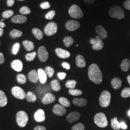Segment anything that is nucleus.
<instances>
[{
    "instance_id": "nucleus-5",
    "label": "nucleus",
    "mask_w": 130,
    "mask_h": 130,
    "mask_svg": "<svg viewBox=\"0 0 130 130\" xmlns=\"http://www.w3.org/2000/svg\"><path fill=\"white\" fill-rule=\"evenodd\" d=\"M70 16L74 19H80L84 17V13L78 5H72L69 10Z\"/></svg>"
},
{
    "instance_id": "nucleus-11",
    "label": "nucleus",
    "mask_w": 130,
    "mask_h": 130,
    "mask_svg": "<svg viewBox=\"0 0 130 130\" xmlns=\"http://www.w3.org/2000/svg\"><path fill=\"white\" fill-rule=\"evenodd\" d=\"M53 111L56 115L62 116L66 114L67 110L65 108V107L62 106L61 105L56 104L54 107Z\"/></svg>"
},
{
    "instance_id": "nucleus-23",
    "label": "nucleus",
    "mask_w": 130,
    "mask_h": 130,
    "mask_svg": "<svg viewBox=\"0 0 130 130\" xmlns=\"http://www.w3.org/2000/svg\"><path fill=\"white\" fill-rule=\"evenodd\" d=\"M76 63L77 66L79 68H83L85 67L86 62L84 56L82 55H78L76 57Z\"/></svg>"
},
{
    "instance_id": "nucleus-58",
    "label": "nucleus",
    "mask_w": 130,
    "mask_h": 130,
    "mask_svg": "<svg viewBox=\"0 0 130 130\" xmlns=\"http://www.w3.org/2000/svg\"><path fill=\"white\" fill-rule=\"evenodd\" d=\"M127 80H128V83L130 85V75L127 77Z\"/></svg>"
},
{
    "instance_id": "nucleus-25",
    "label": "nucleus",
    "mask_w": 130,
    "mask_h": 130,
    "mask_svg": "<svg viewBox=\"0 0 130 130\" xmlns=\"http://www.w3.org/2000/svg\"><path fill=\"white\" fill-rule=\"evenodd\" d=\"M112 86L114 89H118L120 88L121 86V80L119 78H114L112 79L111 82Z\"/></svg>"
},
{
    "instance_id": "nucleus-43",
    "label": "nucleus",
    "mask_w": 130,
    "mask_h": 130,
    "mask_svg": "<svg viewBox=\"0 0 130 130\" xmlns=\"http://www.w3.org/2000/svg\"><path fill=\"white\" fill-rule=\"evenodd\" d=\"M56 14V12L54 10H52L49 11L48 13H47L45 15V18L48 19V20H51L53 19Z\"/></svg>"
},
{
    "instance_id": "nucleus-45",
    "label": "nucleus",
    "mask_w": 130,
    "mask_h": 130,
    "mask_svg": "<svg viewBox=\"0 0 130 130\" xmlns=\"http://www.w3.org/2000/svg\"><path fill=\"white\" fill-rule=\"evenodd\" d=\"M40 7L42 9H46L49 8L51 7V5L48 2H45L43 3H42V4L40 5Z\"/></svg>"
},
{
    "instance_id": "nucleus-40",
    "label": "nucleus",
    "mask_w": 130,
    "mask_h": 130,
    "mask_svg": "<svg viewBox=\"0 0 130 130\" xmlns=\"http://www.w3.org/2000/svg\"><path fill=\"white\" fill-rule=\"evenodd\" d=\"M36 55H37V53L36 52H33L31 53L27 54L25 56L26 59L28 61H32L35 58Z\"/></svg>"
},
{
    "instance_id": "nucleus-59",
    "label": "nucleus",
    "mask_w": 130,
    "mask_h": 130,
    "mask_svg": "<svg viewBox=\"0 0 130 130\" xmlns=\"http://www.w3.org/2000/svg\"><path fill=\"white\" fill-rule=\"evenodd\" d=\"M128 115L130 116V110L128 111Z\"/></svg>"
},
{
    "instance_id": "nucleus-20",
    "label": "nucleus",
    "mask_w": 130,
    "mask_h": 130,
    "mask_svg": "<svg viewBox=\"0 0 130 130\" xmlns=\"http://www.w3.org/2000/svg\"><path fill=\"white\" fill-rule=\"evenodd\" d=\"M28 77L29 79L32 83H37L39 79L38 72L36 70H32L30 71L28 74Z\"/></svg>"
},
{
    "instance_id": "nucleus-36",
    "label": "nucleus",
    "mask_w": 130,
    "mask_h": 130,
    "mask_svg": "<svg viewBox=\"0 0 130 130\" xmlns=\"http://www.w3.org/2000/svg\"><path fill=\"white\" fill-rule=\"evenodd\" d=\"M77 82L75 80H69L66 83V86L70 89H74Z\"/></svg>"
},
{
    "instance_id": "nucleus-38",
    "label": "nucleus",
    "mask_w": 130,
    "mask_h": 130,
    "mask_svg": "<svg viewBox=\"0 0 130 130\" xmlns=\"http://www.w3.org/2000/svg\"><path fill=\"white\" fill-rule=\"evenodd\" d=\"M121 96L123 98H129L130 97V88L126 87L123 89L121 93Z\"/></svg>"
},
{
    "instance_id": "nucleus-16",
    "label": "nucleus",
    "mask_w": 130,
    "mask_h": 130,
    "mask_svg": "<svg viewBox=\"0 0 130 130\" xmlns=\"http://www.w3.org/2000/svg\"><path fill=\"white\" fill-rule=\"evenodd\" d=\"M11 66L13 70L18 72L21 71L23 67L22 61L18 59L14 60L12 61V62L11 64Z\"/></svg>"
},
{
    "instance_id": "nucleus-22",
    "label": "nucleus",
    "mask_w": 130,
    "mask_h": 130,
    "mask_svg": "<svg viewBox=\"0 0 130 130\" xmlns=\"http://www.w3.org/2000/svg\"><path fill=\"white\" fill-rule=\"evenodd\" d=\"M38 74L39 79L42 84H45L46 82L47 74L44 70L42 69H39L38 70Z\"/></svg>"
},
{
    "instance_id": "nucleus-10",
    "label": "nucleus",
    "mask_w": 130,
    "mask_h": 130,
    "mask_svg": "<svg viewBox=\"0 0 130 130\" xmlns=\"http://www.w3.org/2000/svg\"><path fill=\"white\" fill-rule=\"evenodd\" d=\"M38 56L41 62H44L47 60L49 57V54L45 47L42 46L39 48L38 51Z\"/></svg>"
},
{
    "instance_id": "nucleus-50",
    "label": "nucleus",
    "mask_w": 130,
    "mask_h": 130,
    "mask_svg": "<svg viewBox=\"0 0 130 130\" xmlns=\"http://www.w3.org/2000/svg\"><path fill=\"white\" fill-rule=\"evenodd\" d=\"M34 130H46V128L43 126H37L34 128Z\"/></svg>"
},
{
    "instance_id": "nucleus-1",
    "label": "nucleus",
    "mask_w": 130,
    "mask_h": 130,
    "mask_svg": "<svg viewBox=\"0 0 130 130\" xmlns=\"http://www.w3.org/2000/svg\"><path fill=\"white\" fill-rule=\"evenodd\" d=\"M88 76L89 79L95 84H99L102 82V74L101 70L98 65L95 64H93L89 66Z\"/></svg>"
},
{
    "instance_id": "nucleus-6",
    "label": "nucleus",
    "mask_w": 130,
    "mask_h": 130,
    "mask_svg": "<svg viewBox=\"0 0 130 130\" xmlns=\"http://www.w3.org/2000/svg\"><path fill=\"white\" fill-rule=\"evenodd\" d=\"M17 122L19 126L24 127L27 125L28 120L27 114L24 111H20L18 112L16 116Z\"/></svg>"
},
{
    "instance_id": "nucleus-17",
    "label": "nucleus",
    "mask_w": 130,
    "mask_h": 130,
    "mask_svg": "<svg viewBox=\"0 0 130 130\" xmlns=\"http://www.w3.org/2000/svg\"><path fill=\"white\" fill-rule=\"evenodd\" d=\"M96 32L98 33V36L101 39H106L107 36V33L105 28L101 25H98L95 27Z\"/></svg>"
},
{
    "instance_id": "nucleus-14",
    "label": "nucleus",
    "mask_w": 130,
    "mask_h": 130,
    "mask_svg": "<svg viewBox=\"0 0 130 130\" xmlns=\"http://www.w3.org/2000/svg\"><path fill=\"white\" fill-rule=\"evenodd\" d=\"M34 118L35 120L37 122H43L45 120L44 112L42 109H39L34 114Z\"/></svg>"
},
{
    "instance_id": "nucleus-37",
    "label": "nucleus",
    "mask_w": 130,
    "mask_h": 130,
    "mask_svg": "<svg viewBox=\"0 0 130 130\" xmlns=\"http://www.w3.org/2000/svg\"><path fill=\"white\" fill-rule=\"evenodd\" d=\"M44 70L49 78H52L55 73V70L50 66L45 67Z\"/></svg>"
},
{
    "instance_id": "nucleus-18",
    "label": "nucleus",
    "mask_w": 130,
    "mask_h": 130,
    "mask_svg": "<svg viewBox=\"0 0 130 130\" xmlns=\"http://www.w3.org/2000/svg\"><path fill=\"white\" fill-rule=\"evenodd\" d=\"M95 38L96 39V42L94 45H93L92 48L95 51H99L102 49L104 47V42L102 39L99 36H96Z\"/></svg>"
},
{
    "instance_id": "nucleus-2",
    "label": "nucleus",
    "mask_w": 130,
    "mask_h": 130,
    "mask_svg": "<svg viewBox=\"0 0 130 130\" xmlns=\"http://www.w3.org/2000/svg\"><path fill=\"white\" fill-rule=\"evenodd\" d=\"M108 13L111 17L115 19H121L125 17L124 11L119 6H114L111 7L109 10Z\"/></svg>"
},
{
    "instance_id": "nucleus-19",
    "label": "nucleus",
    "mask_w": 130,
    "mask_h": 130,
    "mask_svg": "<svg viewBox=\"0 0 130 130\" xmlns=\"http://www.w3.org/2000/svg\"><path fill=\"white\" fill-rule=\"evenodd\" d=\"M27 21V18L22 15H16L12 19V21L14 23H24Z\"/></svg>"
},
{
    "instance_id": "nucleus-53",
    "label": "nucleus",
    "mask_w": 130,
    "mask_h": 130,
    "mask_svg": "<svg viewBox=\"0 0 130 130\" xmlns=\"http://www.w3.org/2000/svg\"><path fill=\"white\" fill-rule=\"evenodd\" d=\"M120 126L121 128L123 129H126L127 128V126L126 125L125 123L123 122H121L120 123Z\"/></svg>"
},
{
    "instance_id": "nucleus-49",
    "label": "nucleus",
    "mask_w": 130,
    "mask_h": 130,
    "mask_svg": "<svg viewBox=\"0 0 130 130\" xmlns=\"http://www.w3.org/2000/svg\"><path fill=\"white\" fill-rule=\"evenodd\" d=\"M62 66H63V67L64 68H65V69H67V70H70V65L68 63H67V62H63L62 63Z\"/></svg>"
},
{
    "instance_id": "nucleus-35",
    "label": "nucleus",
    "mask_w": 130,
    "mask_h": 130,
    "mask_svg": "<svg viewBox=\"0 0 130 130\" xmlns=\"http://www.w3.org/2000/svg\"><path fill=\"white\" fill-rule=\"evenodd\" d=\"M17 79L19 84H25L27 82V77L24 74H19L17 76Z\"/></svg>"
},
{
    "instance_id": "nucleus-29",
    "label": "nucleus",
    "mask_w": 130,
    "mask_h": 130,
    "mask_svg": "<svg viewBox=\"0 0 130 130\" xmlns=\"http://www.w3.org/2000/svg\"><path fill=\"white\" fill-rule=\"evenodd\" d=\"M32 32L34 36L35 37V38L38 39V40H41L43 36V33L42 32V31L37 28H33L32 30Z\"/></svg>"
},
{
    "instance_id": "nucleus-24",
    "label": "nucleus",
    "mask_w": 130,
    "mask_h": 130,
    "mask_svg": "<svg viewBox=\"0 0 130 130\" xmlns=\"http://www.w3.org/2000/svg\"><path fill=\"white\" fill-rule=\"evenodd\" d=\"M7 98L5 92L0 90V107H5L7 105Z\"/></svg>"
},
{
    "instance_id": "nucleus-13",
    "label": "nucleus",
    "mask_w": 130,
    "mask_h": 130,
    "mask_svg": "<svg viewBox=\"0 0 130 130\" xmlns=\"http://www.w3.org/2000/svg\"><path fill=\"white\" fill-rule=\"evenodd\" d=\"M55 52L57 56L61 58H68L70 56V54L69 52L61 48H56L55 50Z\"/></svg>"
},
{
    "instance_id": "nucleus-9",
    "label": "nucleus",
    "mask_w": 130,
    "mask_h": 130,
    "mask_svg": "<svg viewBox=\"0 0 130 130\" xmlns=\"http://www.w3.org/2000/svg\"><path fill=\"white\" fill-rule=\"evenodd\" d=\"M80 27V24L78 21L70 20L68 21L65 24V27L67 29L70 31H73L77 29H78Z\"/></svg>"
},
{
    "instance_id": "nucleus-27",
    "label": "nucleus",
    "mask_w": 130,
    "mask_h": 130,
    "mask_svg": "<svg viewBox=\"0 0 130 130\" xmlns=\"http://www.w3.org/2000/svg\"><path fill=\"white\" fill-rule=\"evenodd\" d=\"M51 86L52 89L56 92L60 91L61 88L60 83L57 79H54L52 81Z\"/></svg>"
},
{
    "instance_id": "nucleus-32",
    "label": "nucleus",
    "mask_w": 130,
    "mask_h": 130,
    "mask_svg": "<svg viewBox=\"0 0 130 130\" xmlns=\"http://www.w3.org/2000/svg\"><path fill=\"white\" fill-rule=\"evenodd\" d=\"M64 44L65 46L67 47H69L72 44H73L74 43V40L70 36H66L64 38Z\"/></svg>"
},
{
    "instance_id": "nucleus-15",
    "label": "nucleus",
    "mask_w": 130,
    "mask_h": 130,
    "mask_svg": "<svg viewBox=\"0 0 130 130\" xmlns=\"http://www.w3.org/2000/svg\"><path fill=\"white\" fill-rule=\"evenodd\" d=\"M56 100V96L51 93H47L42 99V103L44 105H47L54 102Z\"/></svg>"
},
{
    "instance_id": "nucleus-26",
    "label": "nucleus",
    "mask_w": 130,
    "mask_h": 130,
    "mask_svg": "<svg viewBox=\"0 0 130 130\" xmlns=\"http://www.w3.org/2000/svg\"><path fill=\"white\" fill-rule=\"evenodd\" d=\"M130 68V61L128 59H124L122 61L121 65V68L123 71H128Z\"/></svg>"
},
{
    "instance_id": "nucleus-61",
    "label": "nucleus",
    "mask_w": 130,
    "mask_h": 130,
    "mask_svg": "<svg viewBox=\"0 0 130 130\" xmlns=\"http://www.w3.org/2000/svg\"><path fill=\"white\" fill-rule=\"evenodd\" d=\"M4 21V19H2V21Z\"/></svg>"
},
{
    "instance_id": "nucleus-21",
    "label": "nucleus",
    "mask_w": 130,
    "mask_h": 130,
    "mask_svg": "<svg viewBox=\"0 0 130 130\" xmlns=\"http://www.w3.org/2000/svg\"><path fill=\"white\" fill-rule=\"evenodd\" d=\"M72 102L74 105L79 107H84L87 104V100L83 98H76L73 100Z\"/></svg>"
},
{
    "instance_id": "nucleus-39",
    "label": "nucleus",
    "mask_w": 130,
    "mask_h": 130,
    "mask_svg": "<svg viewBox=\"0 0 130 130\" xmlns=\"http://www.w3.org/2000/svg\"><path fill=\"white\" fill-rule=\"evenodd\" d=\"M69 93L73 96H79L83 94L82 91L79 89H70Z\"/></svg>"
},
{
    "instance_id": "nucleus-31",
    "label": "nucleus",
    "mask_w": 130,
    "mask_h": 130,
    "mask_svg": "<svg viewBox=\"0 0 130 130\" xmlns=\"http://www.w3.org/2000/svg\"><path fill=\"white\" fill-rule=\"evenodd\" d=\"M111 126L112 129L114 130H118L121 128L120 123L118 121L116 117H115L114 119L111 120Z\"/></svg>"
},
{
    "instance_id": "nucleus-54",
    "label": "nucleus",
    "mask_w": 130,
    "mask_h": 130,
    "mask_svg": "<svg viewBox=\"0 0 130 130\" xmlns=\"http://www.w3.org/2000/svg\"><path fill=\"white\" fill-rule=\"evenodd\" d=\"M95 0H84V1L87 4H88L90 5H92L94 2Z\"/></svg>"
},
{
    "instance_id": "nucleus-48",
    "label": "nucleus",
    "mask_w": 130,
    "mask_h": 130,
    "mask_svg": "<svg viewBox=\"0 0 130 130\" xmlns=\"http://www.w3.org/2000/svg\"><path fill=\"white\" fill-rule=\"evenodd\" d=\"M66 75H67L66 73L64 72H59L57 73V76H58L59 79L61 80H62V79H65Z\"/></svg>"
},
{
    "instance_id": "nucleus-7",
    "label": "nucleus",
    "mask_w": 130,
    "mask_h": 130,
    "mask_svg": "<svg viewBox=\"0 0 130 130\" xmlns=\"http://www.w3.org/2000/svg\"><path fill=\"white\" fill-rule=\"evenodd\" d=\"M57 30V25L55 23L51 22L47 24L44 28V31L47 36H51L55 34Z\"/></svg>"
},
{
    "instance_id": "nucleus-44",
    "label": "nucleus",
    "mask_w": 130,
    "mask_h": 130,
    "mask_svg": "<svg viewBox=\"0 0 130 130\" xmlns=\"http://www.w3.org/2000/svg\"><path fill=\"white\" fill-rule=\"evenodd\" d=\"M20 13L22 14H28L31 13L30 10L27 6H23L20 9Z\"/></svg>"
},
{
    "instance_id": "nucleus-55",
    "label": "nucleus",
    "mask_w": 130,
    "mask_h": 130,
    "mask_svg": "<svg viewBox=\"0 0 130 130\" xmlns=\"http://www.w3.org/2000/svg\"><path fill=\"white\" fill-rule=\"evenodd\" d=\"M90 43L92 44H93V45H94L95 43H96V38L95 39H91L90 40Z\"/></svg>"
},
{
    "instance_id": "nucleus-47",
    "label": "nucleus",
    "mask_w": 130,
    "mask_h": 130,
    "mask_svg": "<svg viewBox=\"0 0 130 130\" xmlns=\"http://www.w3.org/2000/svg\"><path fill=\"white\" fill-rule=\"evenodd\" d=\"M123 6L126 9L130 10V0H127L124 3Z\"/></svg>"
},
{
    "instance_id": "nucleus-51",
    "label": "nucleus",
    "mask_w": 130,
    "mask_h": 130,
    "mask_svg": "<svg viewBox=\"0 0 130 130\" xmlns=\"http://www.w3.org/2000/svg\"><path fill=\"white\" fill-rule=\"evenodd\" d=\"M14 0H7V5L11 7L14 5Z\"/></svg>"
},
{
    "instance_id": "nucleus-42",
    "label": "nucleus",
    "mask_w": 130,
    "mask_h": 130,
    "mask_svg": "<svg viewBox=\"0 0 130 130\" xmlns=\"http://www.w3.org/2000/svg\"><path fill=\"white\" fill-rule=\"evenodd\" d=\"M71 130H85V126L84 124L79 123L73 126Z\"/></svg>"
},
{
    "instance_id": "nucleus-56",
    "label": "nucleus",
    "mask_w": 130,
    "mask_h": 130,
    "mask_svg": "<svg viewBox=\"0 0 130 130\" xmlns=\"http://www.w3.org/2000/svg\"><path fill=\"white\" fill-rule=\"evenodd\" d=\"M5 27V24L4 22L0 21V28H4Z\"/></svg>"
},
{
    "instance_id": "nucleus-28",
    "label": "nucleus",
    "mask_w": 130,
    "mask_h": 130,
    "mask_svg": "<svg viewBox=\"0 0 130 130\" xmlns=\"http://www.w3.org/2000/svg\"><path fill=\"white\" fill-rule=\"evenodd\" d=\"M23 44L25 49L28 51H32L34 48V44L32 42L29 41H24Z\"/></svg>"
},
{
    "instance_id": "nucleus-34",
    "label": "nucleus",
    "mask_w": 130,
    "mask_h": 130,
    "mask_svg": "<svg viewBox=\"0 0 130 130\" xmlns=\"http://www.w3.org/2000/svg\"><path fill=\"white\" fill-rule=\"evenodd\" d=\"M59 102L61 105L64 107H70V103L68 99L64 97H61L59 98Z\"/></svg>"
},
{
    "instance_id": "nucleus-60",
    "label": "nucleus",
    "mask_w": 130,
    "mask_h": 130,
    "mask_svg": "<svg viewBox=\"0 0 130 130\" xmlns=\"http://www.w3.org/2000/svg\"><path fill=\"white\" fill-rule=\"evenodd\" d=\"M18 1H25V0H18Z\"/></svg>"
},
{
    "instance_id": "nucleus-41",
    "label": "nucleus",
    "mask_w": 130,
    "mask_h": 130,
    "mask_svg": "<svg viewBox=\"0 0 130 130\" xmlns=\"http://www.w3.org/2000/svg\"><path fill=\"white\" fill-rule=\"evenodd\" d=\"M14 14V12L12 10H6L2 14V16L4 19H8Z\"/></svg>"
},
{
    "instance_id": "nucleus-52",
    "label": "nucleus",
    "mask_w": 130,
    "mask_h": 130,
    "mask_svg": "<svg viewBox=\"0 0 130 130\" xmlns=\"http://www.w3.org/2000/svg\"><path fill=\"white\" fill-rule=\"evenodd\" d=\"M5 62V57L3 54L0 52V64L4 63Z\"/></svg>"
},
{
    "instance_id": "nucleus-12",
    "label": "nucleus",
    "mask_w": 130,
    "mask_h": 130,
    "mask_svg": "<svg viewBox=\"0 0 130 130\" xmlns=\"http://www.w3.org/2000/svg\"><path fill=\"white\" fill-rule=\"evenodd\" d=\"M80 117V114L78 112H72L67 117V120L70 123H72L79 120Z\"/></svg>"
},
{
    "instance_id": "nucleus-8",
    "label": "nucleus",
    "mask_w": 130,
    "mask_h": 130,
    "mask_svg": "<svg viewBox=\"0 0 130 130\" xmlns=\"http://www.w3.org/2000/svg\"><path fill=\"white\" fill-rule=\"evenodd\" d=\"M12 93L15 98L19 99H24L26 97V93L23 89L19 86H14L12 89Z\"/></svg>"
},
{
    "instance_id": "nucleus-3",
    "label": "nucleus",
    "mask_w": 130,
    "mask_h": 130,
    "mask_svg": "<svg viewBox=\"0 0 130 130\" xmlns=\"http://www.w3.org/2000/svg\"><path fill=\"white\" fill-rule=\"evenodd\" d=\"M94 121L96 125L100 128L106 127L108 125L107 117L103 113H98L94 117Z\"/></svg>"
},
{
    "instance_id": "nucleus-30",
    "label": "nucleus",
    "mask_w": 130,
    "mask_h": 130,
    "mask_svg": "<svg viewBox=\"0 0 130 130\" xmlns=\"http://www.w3.org/2000/svg\"><path fill=\"white\" fill-rule=\"evenodd\" d=\"M26 98L28 102H35L37 100L36 95L32 92H28L26 94Z\"/></svg>"
},
{
    "instance_id": "nucleus-33",
    "label": "nucleus",
    "mask_w": 130,
    "mask_h": 130,
    "mask_svg": "<svg viewBox=\"0 0 130 130\" xmlns=\"http://www.w3.org/2000/svg\"><path fill=\"white\" fill-rule=\"evenodd\" d=\"M22 32L17 29H13L10 33V37L13 39H15L17 38L20 37L22 36Z\"/></svg>"
},
{
    "instance_id": "nucleus-46",
    "label": "nucleus",
    "mask_w": 130,
    "mask_h": 130,
    "mask_svg": "<svg viewBox=\"0 0 130 130\" xmlns=\"http://www.w3.org/2000/svg\"><path fill=\"white\" fill-rule=\"evenodd\" d=\"M19 43H17L14 44V46L13 48V54L14 55H17L18 52L19 51Z\"/></svg>"
},
{
    "instance_id": "nucleus-4",
    "label": "nucleus",
    "mask_w": 130,
    "mask_h": 130,
    "mask_svg": "<svg viewBox=\"0 0 130 130\" xmlns=\"http://www.w3.org/2000/svg\"><path fill=\"white\" fill-rule=\"evenodd\" d=\"M111 94L108 91H104L101 93L99 98L100 105L103 107H108L110 102Z\"/></svg>"
},
{
    "instance_id": "nucleus-57",
    "label": "nucleus",
    "mask_w": 130,
    "mask_h": 130,
    "mask_svg": "<svg viewBox=\"0 0 130 130\" xmlns=\"http://www.w3.org/2000/svg\"><path fill=\"white\" fill-rule=\"evenodd\" d=\"M4 34V29L2 28H0V37L2 36Z\"/></svg>"
}]
</instances>
